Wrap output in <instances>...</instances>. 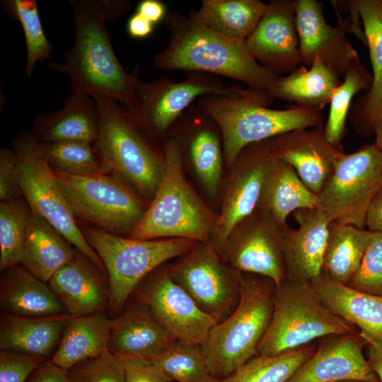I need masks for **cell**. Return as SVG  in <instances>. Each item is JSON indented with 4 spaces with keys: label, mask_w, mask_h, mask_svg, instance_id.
I'll list each match as a JSON object with an SVG mask.
<instances>
[{
    "label": "cell",
    "mask_w": 382,
    "mask_h": 382,
    "mask_svg": "<svg viewBox=\"0 0 382 382\" xmlns=\"http://www.w3.org/2000/svg\"><path fill=\"white\" fill-rule=\"evenodd\" d=\"M71 315L21 316L0 315V349L42 358L59 345Z\"/></svg>",
    "instance_id": "29"
},
{
    "label": "cell",
    "mask_w": 382,
    "mask_h": 382,
    "mask_svg": "<svg viewBox=\"0 0 382 382\" xmlns=\"http://www.w3.org/2000/svg\"><path fill=\"white\" fill-rule=\"evenodd\" d=\"M316 349L307 345L277 356L257 355L221 382H286Z\"/></svg>",
    "instance_id": "37"
},
{
    "label": "cell",
    "mask_w": 382,
    "mask_h": 382,
    "mask_svg": "<svg viewBox=\"0 0 382 382\" xmlns=\"http://www.w3.org/2000/svg\"><path fill=\"white\" fill-rule=\"evenodd\" d=\"M91 144L81 141L40 142L45 158L53 170L76 176L103 173Z\"/></svg>",
    "instance_id": "41"
},
{
    "label": "cell",
    "mask_w": 382,
    "mask_h": 382,
    "mask_svg": "<svg viewBox=\"0 0 382 382\" xmlns=\"http://www.w3.org/2000/svg\"><path fill=\"white\" fill-rule=\"evenodd\" d=\"M48 285L71 316L105 313L110 308L108 277L76 248L73 258L52 276Z\"/></svg>",
    "instance_id": "22"
},
{
    "label": "cell",
    "mask_w": 382,
    "mask_h": 382,
    "mask_svg": "<svg viewBox=\"0 0 382 382\" xmlns=\"http://www.w3.org/2000/svg\"><path fill=\"white\" fill-rule=\"evenodd\" d=\"M267 8L260 0H202L189 16L207 29L228 39L244 42Z\"/></svg>",
    "instance_id": "34"
},
{
    "label": "cell",
    "mask_w": 382,
    "mask_h": 382,
    "mask_svg": "<svg viewBox=\"0 0 382 382\" xmlns=\"http://www.w3.org/2000/svg\"><path fill=\"white\" fill-rule=\"evenodd\" d=\"M253 275H243L237 306L200 345L210 371L220 380L258 355L272 318L277 286L267 277Z\"/></svg>",
    "instance_id": "6"
},
{
    "label": "cell",
    "mask_w": 382,
    "mask_h": 382,
    "mask_svg": "<svg viewBox=\"0 0 382 382\" xmlns=\"http://www.w3.org/2000/svg\"><path fill=\"white\" fill-rule=\"evenodd\" d=\"M335 382H366V381H357V380H345V381H335Z\"/></svg>",
    "instance_id": "53"
},
{
    "label": "cell",
    "mask_w": 382,
    "mask_h": 382,
    "mask_svg": "<svg viewBox=\"0 0 382 382\" xmlns=\"http://www.w3.org/2000/svg\"><path fill=\"white\" fill-rule=\"evenodd\" d=\"M70 382H125L123 362L108 350L67 370Z\"/></svg>",
    "instance_id": "42"
},
{
    "label": "cell",
    "mask_w": 382,
    "mask_h": 382,
    "mask_svg": "<svg viewBox=\"0 0 382 382\" xmlns=\"http://www.w3.org/2000/svg\"><path fill=\"white\" fill-rule=\"evenodd\" d=\"M98 112V135L94 151L101 170L121 179L141 196L152 199L165 169L163 150L117 100L94 96Z\"/></svg>",
    "instance_id": "4"
},
{
    "label": "cell",
    "mask_w": 382,
    "mask_h": 382,
    "mask_svg": "<svg viewBox=\"0 0 382 382\" xmlns=\"http://www.w3.org/2000/svg\"><path fill=\"white\" fill-rule=\"evenodd\" d=\"M121 359L125 382H174L150 359L134 357Z\"/></svg>",
    "instance_id": "46"
},
{
    "label": "cell",
    "mask_w": 382,
    "mask_h": 382,
    "mask_svg": "<svg viewBox=\"0 0 382 382\" xmlns=\"http://www.w3.org/2000/svg\"><path fill=\"white\" fill-rule=\"evenodd\" d=\"M25 382H70L67 371L44 361L29 376Z\"/></svg>",
    "instance_id": "47"
},
{
    "label": "cell",
    "mask_w": 382,
    "mask_h": 382,
    "mask_svg": "<svg viewBox=\"0 0 382 382\" xmlns=\"http://www.w3.org/2000/svg\"><path fill=\"white\" fill-rule=\"evenodd\" d=\"M274 158L270 139L245 146L230 168L210 240L219 253L234 229L256 209L265 176Z\"/></svg>",
    "instance_id": "15"
},
{
    "label": "cell",
    "mask_w": 382,
    "mask_h": 382,
    "mask_svg": "<svg viewBox=\"0 0 382 382\" xmlns=\"http://www.w3.org/2000/svg\"><path fill=\"white\" fill-rule=\"evenodd\" d=\"M354 332L353 325L323 304L310 282L285 279L276 288L272 318L257 353L277 356L318 338Z\"/></svg>",
    "instance_id": "7"
},
{
    "label": "cell",
    "mask_w": 382,
    "mask_h": 382,
    "mask_svg": "<svg viewBox=\"0 0 382 382\" xmlns=\"http://www.w3.org/2000/svg\"><path fill=\"white\" fill-rule=\"evenodd\" d=\"M365 345L358 331L326 337L286 382H380L364 354Z\"/></svg>",
    "instance_id": "20"
},
{
    "label": "cell",
    "mask_w": 382,
    "mask_h": 382,
    "mask_svg": "<svg viewBox=\"0 0 382 382\" xmlns=\"http://www.w3.org/2000/svg\"><path fill=\"white\" fill-rule=\"evenodd\" d=\"M54 173L75 217L108 233L129 237L147 209L136 192L114 175Z\"/></svg>",
    "instance_id": "9"
},
{
    "label": "cell",
    "mask_w": 382,
    "mask_h": 382,
    "mask_svg": "<svg viewBox=\"0 0 382 382\" xmlns=\"http://www.w3.org/2000/svg\"><path fill=\"white\" fill-rule=\"evenodd\" d=\"M137 13L154 25L164 18L166 6L158 0H143L138 4Z\"/></svg>",
    "instance_id": "49"
},
{
    "label": "cell",
    "mask_w": 382,
    "mask_h": 382,
    "mask_svg": "<svg viewBox=\"0 0 382 382\" xmlns=\"http://www.w3.org/2000/svg\"><path fill=\"white\" fill-rule=\"evenodd\" d=\"M12 151L16 158L23 196L30 210L48 221L106 275L100 257L76 224L54 170L45 158L40 142L33 134H21L15 139Z\"/></svg>",
    "instance_id": "10"
},
{
    "label": "cell",
    "mask_w": 382,
    "mask_h": 382,
    "mask_svg": "<svg viewBox=\"0 0 382 382\" xmlns=\"http://www.w3.org/2000/svg\"><path fill=\"white\" fill-rule=\"evenodd\" d=\"M347 286L362 292L382 296L381 232H371L359 267Z\"/></svg>",
    "instance_id": "43"
},
{
    "label": "cell",
    "mask_w": 382,
    "mask_h": 382,
    "mask_svg": "<svg viewBox=\"0 0 382 382\" xmlns=\"http://www.w3.org/2000/svg\"><path fill=\"white\" fill-rule=\"evenodd\" d=\"M103 262L110 287L109 310L120 314L139 284L168 260L184 256L198 243L187 238L137 240L96 227H79Z\"/></svg>",
    "instance_id": "8"
},
{
    "label": "cell",
    "mask_w": 382,
    "mask_h": 382,
    "mask_svg": "<svg viewBox=\"0 0 382 382\" xmlns=\"http://www.w3.org/2000/svg\"><path fill=\"white\" fill-rule=\"evenodd\" d=\"M284 229L269 213L256 208L234 229L219 253L235 270L267 277L277 287L286 277Z\"/></svg>",
    "instance_id": "16"
},
{
    "label": "cell",
    "mask_w": 382,
    "mask_h": 382,
    "mask_svg": "<svg viewBox=\"0 0 382 382\" xmlns=\"http://www.w3.org/2000/svg\"><path fill=\"white\" fill-rule=\"evenodd\" d=\"M365 342L367 361L379 381L382 382V340H369Z\"/></svg>",
    "instance_id": "50"
},
{
    "label": "cell",
    "mask_w": 382,
    "mask_h": 382,
    "mask_svg": "<svg viewBox=\"0 0 382 382\" xmlns=\"http://www.w3.org/2000/svg\"><path fill=\"white\" fill-rule=\"evenodd\" d=\"M266 92L245 87L233 96H204L197 105L219 125L224 162L230 168L247 146L284 133L323 125V110L293 105L284 110L268 108Z\"/></svg>",
    "instance_id": "3"
},
{
    "label": "cell",
    "mask_w": 382,
    "mask_h": 382,
    "mask_svg": "<svg viewBox=\"0 0 382 382\" xmlns=\"http://www.w3.org/2000/svg\"><path fill=\"white\" fill-rule=\"evenodd\" d=\"M270 145L275 158L291 166L317 195L343 152L328 141L323 125L275 137L270 139Z\"/></svg>",
    "instance_id": "21"
},
{
    "label": "cell",
    "mask_w": 382,
    "mask_h": 382,
    "mask_svg": "<svg viewBox=\"0 0 382 382\" xmlns=\"http://www.w3.org/2000/svg\"><path fill=\"white\" fill-rule=\"evenodd\" d=\"M340 83V77L317 58L309 69L299 66L285 76H279L266 93L272 100L323 110Z\"/></svg>",
    "instance_id": "32"
},
{
    "label": "cell",
    "mask_w": 382,
    "mask_h": 382,
    "mask_svg": "<svg viewBox=\"0 0 382 382\" xmlns=\"http://www.w3.org/2000/svg\"><path fill=\"white\" fill-rule=\"evenodd\" d=\"M374 134L376 136L374 144L382 154V116L375 127Z\"/></svg>",
    "instance_id": "52"
},
{
    "label": "cell",
    "mask_w": 382,
    "mask_h": 382,
    "mask_svg": "<svg viewBox=\"0 0 382 382\" xmlns=\"http://www.w3.org/2000/svg\"><path fill=\"white\" fill-rule=\"evenodd\" d=\"M76 248L48 221L30 210L21 265L48 282L74 256Z\"/></svg>",
    "instance_id": "30"
},
{
    "label": "cell",
    "mask_w": 382,
    "mask_h": 382,
    "mask_svg": "<svg viewBox=\"0 0 382 382\" xmlns=\"http://www.w3.org/2000/svg\"><path fill=\"white\" fill-rule=\"evenodd\" d=\"M382 186V154L374 144L342 152L318 195L330 223L364 228L369 206Z\"/></svg>",
    "instance_id": "12"
},
{
    "label": "cell",
    "mask_w": 382,
    "mask_h": 382,
    "mask_svg": "<svg viewBox=\"0 0 382 382\" xmlns=\"http://www.w3.org/2000/svg\"><path fill=\"white\" fill-rule=\"evenodd\" d=\"M371 235L352 225L330 223L322 272L347 285L359 267Z\"/></svg>",
    "instance_id": "35"
},
{
    "label": "cell",
    "mask_w": 382,
    "mask_h": 382,
    "mask_svg": "<svg viewBox=\"0 0 382 382\" xmlns=\"http://www.w3.org/2000/svg\"><path fill=\"white\" fill-rule=\"evenodd\" d=\"M166 24L170 37L166 48L154 57L158 69L228 77L264 92L280 76L260 64L244 42L220 35L179 11L168 14Z\"/></svg>",
    "instance_id": "2"
},
{
    "label": "cell",
    "mask_w": 382,
    "mask_h": 382,
    "mask_svg": "<svg viewBox=\"0 0 382 382\" xmlns=\"http://www.w3.org/2000/svg\"><path fill=\"white\" fill-rule=\"evenodd\" d=\"M295 22L301 63L311 67L318 58L340 78L355 57L357 51L340 26L326 23L323 3L316 0H294Z\"/></svg>",
    "instance_id": "19"
},
{
    "label": "cell",
    "mask_w": 382,
    "mask_h": 382,
    "mask_svg": "<svg viewBox=\"0 0 382 382\" xmlns=\"http://www.w3.org/2000/svg\"><path fill=\"white\" fill-rule=\"evenodd\" d=\"M33 135L42 142L95 143L98 135V112L94 98L86 94L71 93L62 108L35 117Z\"/></svg>",
    "instance_id": "27"
},
{
    "label": "cell",
    "mask_w": 382,
    "mask_h": 382,
    "mask_svg": "<svg viewBox=\"0 0 382 382\" xmlns=\"http://www.w3.org/2000/svg\"><path fill=\"white\" fill-rule=\"evenodd\" d=\"M176 340L147 308L137 303L112 319L108 349L120 359H152Z\"/></svg>",
    "instance_id": "24"
},
{
    "label": "cell",
    "mask_w": 382,
    "mask_h": 382,
    "mask_svg": "<svg viewBox=\"0 0 382 382\" xmlns=\"http://www.w3.org/2000/svg\"><path fill=\"white\" fill-rule=\"evenodd\" d=\"M45 358L16 352L0 351V382H25Z\"/></svg>",
    "instance_id": "44"
},
{
    "label": "cell",
    "mask_w": 382,
    "mask_h": 382,
    "mask_svg": "<svg viewBox=\"0 0 382 382\" xmlns=\"http://www.w3.org/2000/svg\"><path fill=\"white\" fill-rule=\"evenodd\" d=\"M359 13L373 70L372 85L354 105L352 123L361 135L369 136L382 116V1H354Z\"/></svg>",
    "instance_id": "26"
},
{
    "label": "cell",
    "mask_w": 382,
    "mask_h": 382,
    "mask_svg": "<svg viewBox=\"0 0 382 382\" xmlns=\"http://www.w3.org/2000/svg\"><path fill=\"white\" fill-rule=\"evenodd\" d=\"M130 296L147 308L177 340L201 345L219 323L173 279L168 268L150 273Z\"/></svg>",
    "instance_id": "14"
},
{
    "label": "cell",
    "mask_w": 382,
    "mask_h": 382,
    "mask_svg": "<svg viewBox=\"0 0 382 382\" xmlns=\"http://www.w3.org/2000/svg\"><path fill=\"white\" fill-rule=\"evenodd\" d=\"M168 137L176 139L183 157L187 158L207 194L215 197L225 163L222 134L216 122L193 103L176 121Z\"/></svg>",
    "instance_id": "17"
},
{
    "label": "cell",
    "mask_w": 382,
    "mask_h": 382,
    "mask_svg": "<svg viewBox=\"0 0 382 382\" xmlns=\"http://www.w3.org/2000/svg\"><path fill=\"white\" fill-rule=\"evenodd\" d=\"M318 195L302 182L295 170L274 158L264 178L257 208L269 213L282 228L291 213L317 207Z\"/></svg>",
    "instance_id": "31"
},
{
    "label": "cell",
    "mask_w": 382,
    "mask_h": 382,
    "mask_svg": "<svg viewBox=\"0 0 382 382\" xmlns=\"http://www.w3.org/2000/svg\"><path fill=\"white\" fill-rule=\"evenodd\" d=\"M30 209L18 199L0 203V270L20 264Z\"/></svg>",
    "instance_id": "40"
},
{
    "label": "cell",
    "mask_w": 382,
    "mask_h": 382,
    "mask_svg": "<svg viewBox=\"0 0 382 382\" xmlns=\"http://www.w3.org/2000/svg\"><path fill=\"white\" fill-rule=\"evenodd\" d=\"M343 76V81H341L332 94L329 115L324 125L328 141L338 148H341L340 142L345 135L346 119L354 96L360 91H369L373 81L359 57L351 61Z\"/></svg>",
    "instance_id": "36"
},
{
    "label": "cell",
    "mask_w": 382,
    "mask_h": 382,
    "mask_svg": "<svg viewBox=\"0 0 382 382\" xmlns=\"http://www.w3.org/2000/svg\"><path fill=\"white\" fill-rule=\"evenodd\" d=\"M0 283L1 313L21 316H51L68 313L49 285L21 264L4 270Z\"/></svg>",
    "instance_id": "28"
},
{
    "label": "cell",
    "mask_w": 382,
    "mask_h": 382,
    "mask_svg": "<svg viewBox=\"0 0 382 382\" xmlns=\"http://www.w3.org/2000/svg\"><path fill=\"white\" fill-rule=\"evenodd\" d=\"M292 214L298 227L284 230L285 279L311 282L322 272L330 222L318 207Z\"/></svg>",
    "instance_id": "23"
},
{
    "label": "cell",
    "mask_w": 382,
    "mask_h": 382,
    "mask_svg": "<svg viewBox=\"0 0 382 382\" xmlns=\"http://www.w3.org/2000/svg\"><path fill=\"white\" fill-rule=\"evenodd\" d=\"M23 196L16 158L11 149L0 151V199L11 201Z\"/></svg>",
    "instance_id": "45"
},
{
    "label": "cell",
    "mask_w": 382,
    "mask_h": 382,
    "mask_svg": "<svg viewBox=\"0 0 382 382\" xmlns=\"http://www.w3.org/2000/svg\"><path fill=\"white\" fill-rule=\"evenodd\" d=\"M367 230L382 233V186L373 197L365 218Z\"/></svg>",
    "instance_id": "48"
},
{
    "label": "cell",
    "mask_w": 382,
    "mask_h": 382,
    "mask_svg": "<svg viewBox=\"0 0 382 382\" xmlns=\"http://www.w3.org/2000/svg\"><path fill=\"white\" fill-rule=\"evenodd\" d=\"M294 1L272 0L244 44L262 66L281 76L301 64Z\"/></svg>",
    "instance_id": "18"
},
{
    "label": "cell",
    "mask_w": 382,
    "mask_h": 382,
    "mask_svg": "<svg viewBox=\"0 0 382 382\" xmlns=\"http://www.w3.org/2000/svg\"><path fill=\"white\" fill-rule=\"evenodd\" d=\"M163 150L165 169L161 180L142 219L128 238L210 242L218 214L207 207L185 179L183 154L176 139L168 137Z\"/></svg>",
    "instance_id": "5"
},
{
    "label": "cell",
    "mask_w": 382,
    "mask_h": 382,
    "mask_svg": "<svg viewBox=\"0 0 382 382\" xmlns=\"http://www.w3.org/2000/svg\"><path fill=\"white\" fill-rule=\"evenodd\" d=\"M150 360L174 382H221L210 371L198 345L176 340Z\"/></svg>",
    "instance_id": "38"
},
{
    "label": "cell",
    "mask_w": 382,
    "mask_h": 382,
    "mask_svg": "<svg viewBox=\"0 0 382 382\" xmlns=\"http://www.w3.org/2000/svg\"><path fill=\"white\" fill-rule=\"evenodd\" d=\"M245 88L226 86L217 76L202 72H188L179 82L168 78L144 81L139 75L134 82V103L122 106L149 136L168 138L173 126L195 99L211 95L233 96Z\"/></svg>",
    "instance_id": "11"
},
{
    "label": "cell",
    "mask_w": 382,
    "mask_h": 382,
    "mask_svg": "<svg viewBox=\"0 0 382 382\" xmlns=\"http://www.w3.org/2000/svg\"><path fill=\"white\" fill-rule=\"evenodd\" d=\"M127 30L129 36L134 38H144L151 34L154 24L136 13L128 20Z\"/></svg>",
    "instance_id": "51"
},
{
    "label": "cell",
    "mask_w": 382,
    "mask_h": 382,
    "mask_svg": "<svg viewBox=\"0 0 382 382\" xmlns=\"http://www.w3.org/2000/svg\"><path fill=\"white\" fill-rule=\"evenodd\" d=\"M168 270L197 306L219 322L238 303L243 273L232 268L211 242L198 243Z\"/></svg>",
    "instance_id": "13"
},
{
    "label": "cell",
    "mask_w": 382,
    "mask_h": 382,
    "mask_svg": "<svg viewBox=\"0 0 382 382\" xmlns=\"http://www.w3.org/2000/svg\"><path fill=\"white\" fill-rule=\"evenodd\" d=\"M111 322L103 312L71 316L50 361L67 371L108 351Z\"/></svg>",
    "instance_id": "33"
},
{
    "label": "cell",
    "mask_w": 382,
    "mask_h": 382,
    "mask_svg": "<svg viewBox=\"0 0 382 382\" xmlns=\"http://www.w3.org/2000/svg\"><path fill=\"white\" fill-rule=\"evenodd\" d=\"M74 24V43L62 63L52 62L51 69L68 76L71 93L93 97L105 96L122 105L134 103V82L139 75L137 65L127 73L120 63L105 25L129 9L127 0H71Z\"/></svg>",
    "instance_id": "1"
},
{
    "label": "cell",
    "mask_w": 382,
    "mask_h": 382,
    "mask_svg": "<svg viewBox=\"0 0 382 382\" xmlns=\"http://www.w3.org/2000/svg\"><path fill=\"white\" fill-rule=\"evenodd\" d=\"M4 11L22 25L25 40L27 59L25 72L30 77L38 62L49 59L53 45L43 30L37 2L35 0H6L1 1Z\"/></svg>",
    "instance_id": "39"
},
{
    "label": "cell",
    "mask_w": 382,
    "mask_h": 382,
    "mask_svg": "<svg viewBox=\"0 0 382 382\" xmlns=\"http://www.w3.org/2000/svg\"><path fill=\"white\" fill-rule=\"evenodd\" d=\"M311 283L323 304L357 327L364 340H382V296L352 289L323 272Z\"/></svg>",
    "instance_id": "25"
}]
</instances>
